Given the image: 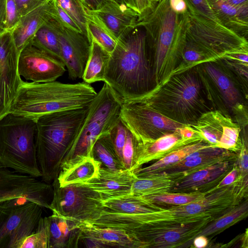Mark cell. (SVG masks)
<instances>
[{
    "label": "cell",
    "instance_id": "6da1fadb",
    "mask_svg": "<svg viewBox=\"0 0 248 248\" xmlns=\"http://www.w3.org/2000/svg\"><path fill=\"white\" fill-rule=\"evenodd\" d=\"M188 22V12L175 13L169 0H159L139 15L136 27L143 28L146 34L155 87L167 80L178 65Z\"/></svg>",
    "mask_w": 248,
    "mask_h": 248
},
{
    "label": "cell",
    "instance_id": "7a4b0ae2",
    "mask_svg": "<svg viewBox=\"0 0 248 248\" xmlns=\"http://www.w3.org/2000/svg\"><path fill=\"white\" fill-rule=\"evenodd\" d=\"M103 82L122 102L140 99L155 87L153 62L143 28L137 27L117 41Z\"/></svg>",
    "mask_w": 248,
    "mask_h": 248
},
{
    "label": "cell",
    "instance_id": "3957f363",
    "mask_svg": "<svg viewBox=\"0 0 248 248\" xmlns=\"http://www.w3.org/2000/svg\"><path fill=\"white\" fill-rule=\"evenodd\" d=\"M89 106L47 114L36 120V153L43 181L50 184L58 177Z\"/></svg>",
    "mask_w": 248,
    "mask_h": 248
},
{
    "label": "cell",
    "instance_id": "277c9868",
    "mask_svg": "<svg viewBox=\"0 0 248 248\" xmlns=\"http://www.w3.org/2000/svg\"><path fill=\"white\" fill-rule=\"evenodd\" d=\"M97 94L90 84L21 80L9 113L36 120L44 115L90 105Z\"/></svg>",
    "mask_w": 248,
    "mask_h": 248
},
{
    "label": "cell",
    "instance_id": "5b68a950",
    "mask_svg": "<svg viewBox=\"0 0 248 248\" xmlns=\"http://www.w3.org/2000/svg\"><path fill=\"white\" fill-rule=\"evenodd\" d=\"M139 100L175 122L193 125L211 110L194 68L172 75Z\"/></svg>",
    "mask_w": 248,
    "mask_h": 248
},
{
    "label": "cell",
    "instance_id": "8992f818",
    "mask_svg": "<svg viewBox=\"0 0 248 248\" xmlns=\"http://www.w3.org/2000/svg\"><path fill=\"white\" fill-rule=\"evenodd\" d=\"M248 193L234 182L215 190L202 199L148 213L124 214L127 221L150 225H175L219 217L248 198Z\"/></svg>",
    "mask_w": 248,
    "mask_h": 248
},
{
    "label": "cell",
    "instance_id": "52a82bcc",
    "mask_svg": "<svg viewBox=\"0 0 248 248\" xmlns=\"http://www.w3.org/2000/svg\"><path fill=\"white\" fill-rule=\"evenodd\" d=\"M122 101L105 82L91 103L84 122L64 158L61 170L92 156L96 140L108 133L120 119ZM93 157V156H92Z\"/></svg>",
    "mask_w": 248,
    "mask_h": 248
},
{
    "label": "cell",
    "instance_id": "ba28073f",
    "mask_svg": "<svg viewBox=\"0 0 248 248\" xmlns=\"http://www.w3.org/2000/svg\"><path fill=\"white\" fill-rule=\"evenodd\" d=\"M36 120L8 113L0 119V164L17 173L41 177L35 148Z\"/></svg>",
    "mask_w": 248,
    "mask_h": 248
},
{
    "label": "cell",
    "instance_id": "9c48e42d",
    "mask_svg": "<svg viewBox=\"0 0 248 248\" xmlns=\"http://www.w3.org/2000/svg\"><path fill=\"white\" fill-rule=\"evenodd\" d=\"M194 68L212 110L232 117L233 109L245 104L248 92L221 60L204 62Z\"/></svg>",
    "mask_w": 248,
    "mask_h": 248
},
{
    "label": "cell",
    "instance_id": "30bf717a",
    "mask_svg": "<svg viewBox=\"0 0 248 248\" xmlns=\"http://www.w3.org/2000/svg\"><path fill=\"white\" fill-rule=\"evenodd\" d=\"M186 38L202 50L212 61L228 54L248 51L247 38L218 23L188 11Z\"/></svg>",
    "mask_w": 248,
    "mask_h": 248
},
{
    "label": "cell",
    "instance_id": "8fae6325",
    "mask_svg": "<svg viewBox=\"0 0 248 248\" xmlns=\"http://www.w3.org/2000/svg\"><path fill=\"white\" fill-rule=\"evenodd\" d=\"M213 217L198 221L175 225H150L126 223L121 229L138 243L140 248H180L192 247L193 241Z\"/></svg>",
    "mask_w": 248,
    "mask_h": 248
},
{
    "label": "cell",
    "instance_id": "7c38bea8",
    "mask_svg": "<svg viewBox=\"0 0 248 248\" xmlns=\"http://www.w3.org/2000/svg\"><path fill=\"white\" fill-rule=\"evenodd\" d=\"M50 209L59 216L82 222H91L103 210L100 194L84 183L59 185L56 178L52 183Z\"/></svg>",
    "mask_w": 248,
    "mask_h": 248
},
{
    "label": "cell",
    "instance_id": "4fadbf2b",
    "mask_svg": "<svg viewBox=\"0 0 248 248\" xmlns=\"http://www.w3.org/2000/svg\"><path fill=\"white\" fill-rule=\"evenodd\" d=\"M42 214L43 207L32 202L0 204V248H20L35 231Z\"/></svg>",
    "mask_w": 248,
    "mask_h": 248
},
{
    "label": "cell",
    "instance_id": "5bb4252c",
    "mask_svg": "<svg viewBox=\"0 0 248 248\" xmlns=\"http://www.w3.org/2000/svg\"><path fill=\"white\" fill-rule=\"evenodd\" d=\"M120 118L138 142L142 143L186 125L162 115L139 100L122 102Z\"/></svg>",
    "mask_w": 248,
    "mask_h": 248
},
{
    "label": "cell",
    "instance_id": "9a60e30c",
    "mask_svg": "<svg viewBox=\"0 0 248 248\" xmlns=\"http://www.w3.org/2000/svg\"><path fill=\"white\" fill-rule=\"evenodd\" d=\"M13 30L0 34V119L9 112L21 81Z\"/></svg>",
    "mask_w": 248,
    "mask_h": 248
},
{
    "label": "cell",
    "instance_id": "2e32d148",
    "mask_svg": "<svg viewBox=\"0 0 248 248\" xmlns=\"http://www.w3.org/2000/svg\"><path fill=\"white\" fill-rule=\"evenodd\" d=\"M18 71L27 80L42 83L55 81L66 69L62 61L30 42L19 52Z\"/></svg>",
    "mask_w": 248,
    "mask_h": 248
},
{
    "label": "cell",
    "instance_id": "e0dca14e",
    "mask_svg": "<svg viewBox=\"0 0 248 248\" xmlns=\"http://www.w3.org/2000/svg\"><path fill=\"white\" fill-rule=\"evenodd\" d=\"M202 140L191 125H186L153 141L138 142L134 170L144 164L158 160L179 148Z\"/></svg>",
    "mask_w": 248,
    "mask_h": 248
},
{
    "label": "cell",
    "instance_id": "ac0fdd59",
    "mask_svg": "<svg viewBox=\"0 0 248 248\" xmlns=\"http://www.w3.org/2000/svg\"><path fill=\"white\" fill-rule=\"evenodd\" d=\"M55 20L62 61L72 80L82 78L91 51V42L83 33L66 28Z\"/></svg>",
    "mask_w": 248,
    "mask_h": 248
},
{
    "label": "cell",
    "instance_id": "d6986e66",
    "mask_svg": "<svg viewBox=\"0 0 248 248\" xmlns=\"http://www.w3.org/2000/svg\"><path fill=\"white\" fill-rule=\"evenodd\" d=\"M91 10L117 41L137 28L140 14L125 3L114 0H103L97 8Z\"/></svg>",
    "mask_w": 248,
    "mask_h": 248
},
{
    "label": "cell",
    "instance_id": "ffe728a7",
    "mask_svg": "<svg viewBox=\"0 0 248 248\" xmlns=\"http://www.w3.org/2000/svg\"><path fill=\"white\" fill-rule=\"evenodd\" d=\"M237 157L217 163L183 177L170 192L209 193L232 169Z\"/></svg>",
    "mask_w": 248,
    "mask_h": 248
},
{
    "label": "cell",
    "instance_id": "44dd1931",
    "mask_svg": "<svg viewBox=\"0 0 248 248\" xmlns=\"http://www.w3.org/2000/svg\"><path fill=\"white\" fill-rule=\"evenodd\" d=\"M237 156V153L210 146L191 153L183 160L157 174L168 175L179 181L194 172Z\"/></svg>",
    "mask_w": 248,
    "mask_h": 248
},
{
    "label": "cell",
    "instance_id": "7402d4cb",
    "mask_svg": "<svg viewBox=\"0 0 248 248\" xmlns=\"http://www.w3.org/2000/svg\"><path fill=\"white\" fill-rule=\"evenodd\" d=\"M135 178L130 170H114L101 166L98 175L84 184L99 193L105 200L131 194Z\"/></svg>",
    "mask_w": 248,
    "mask_h": 248
},
{
    "label": "cell",
    "instance_id": "603a6c76",
    "mask_svg": "<svg viewBox=\"0 0 248 248\" xmlns=\"http://www.w3.org/2000/svg\"><path fill=\"white\" fill-rule=\"evenodd\" d=\"M47 238V248H77L80 240L83 222L52 212L44 217Z\"/></svg>",
    "mask_w": 248,
    "mask_h": 248
},
{
    "label": "cell",
    "instance_id": "cb8c5ba5",
    "mask_svg": "<svg viewBox=\"0 0 248 248\" xmlns=\"http://www.w3.org/2000/svg\"><path fill=\"white\" fill-rule=\"evenodd\" d=\"M55 0L47 2L20 18L13 30L14 42L19 53L33 39L37 31L54 18Z\"/></svg>",
    "mask_w": 248,
    "mask_h": 248
},
{
    "label": "cell",
    "instance_id": "d4e9b609",
    "mask_svg": "<svg viewBox=\"0 0 248 248\" xmlns=\"http://www.w3.org/2000/svg\"><path fill=\"white\" fill-rule=\"evenodd\" d=\"M81 238H87L98 243L101 248H140L139 244L122 230L100 227L89 222H83Z\"/></svg>",
    "mask_w": 248,
    "mask_h": 248
},
{
    "label": "cell",
    "instance_id": "484cf974",
    "mask_svg": "<svg viewBox=\"0 0 248 248\" xmlns=\"http://www.w3.org/2000/svg\"><path fill=\"white\" fill-rule=\"evenodd\" d=\"M207 1L222 25L247 38L248 4L236 7L223 0Z\"/></svg>",
    "mask_w": 248,
    "mask_h": 248
},
{
    "label": "cell",
    "instance_id": "4316f807",
    "mask_svg": "<svg viewBox=\"0 0 248 248\" xmlns=\"http://www.w3.org/2000/svg\"><path fill=\"white\" fill-rule=\"evenodd\" d=\"M233 121L231 117L211 109L203 113L194 124L190 125L206 142L217 147L222 136Z\"/></svg>",
    "mask_w": 248,
    "mask_h": 248
},
{
    "label": "cell",
    "instance_id": "83f0119b",
    "mask_svg": "<svg viewBox=\"0 0 248 248\" xmlns=\"http://www.w3.org/2000/svg\"><path fill=\"white\" fill-rule=\"evenodd\" d=\"M209 146L210 145L203 140L187 145L170 153L147 167L136 169L133 172L137 177L157 174L183 160L191 153Z\"/></svg>",
    "mask_w": 248,
    "mask_h": 248
},
{
    "label": "cell",
    "instance_id": "f1b7e54d",
    "mask_svg": "<svg viewBox=\"0 0 248 248\" xmlns=\"http://www.w3.org/2000/svg\"><path fill=\"white\" fill-rule=\"evenodd\" d=\"M101 166L92 156L86 157L69 168L62 170L57 179L61 186L84 183L96 177Z\"/></svg>",
    "mask_w": 248,
    "mask_h": 248
},
{
    "label": "cell",
    "instance_id": "f546056e",
    "mask_svg": "<svg viewBox=\"0 0 248 248\" xmlns=\"http://www.w3.org/2000/svg\"><path fill=\"white\" fill-rule=\"evenodd\" d=\"M179 181L171 176L163 174L137 177L135 178L131 194L144 196L170 192Z\"/></svg>",
    "mask_w": 248,
    "mask_h": 248
},
{
    "label": "cell",
    "instance_id": "4dcf8cb0",
    "mask_svg": "<svg viewBox=\"0 0 248 248\" xmlns=\"http://www.w3.org/2000/svg\"><path fill=\"white\" fill-rule=\"evenodd\" d=\"M103 210L118 214H136L157 211L141 197L131 194L103 200Z\"/></svg>",
    "mask_w": 248,
    "mask_h": 248
},
{
    "label": "cell",
    "instance_id": "1f68e13d",
    "mask_svg": "<svg viewBox=\"0 0 248 248\" xmlns=\"http://www.w3.org/2000/svg\"><path fill=\"white\" fill-rule=\"evenodd\" d=\"M89 39L91 42V51L82 78L89 84L104 81L110 54L93 40Z\"/></svg>",
    "mask_w": 248,
    "mask_h": 248
},
{
    "label": "cell",
    "instance_id": "d6a6232c",
    "mask_svg": "<svg viewBox=\"0 0 248 248\" xmlns=\"http://www.w3.org/2000/svg\"><path fill=\"white\" fill-rule=\"evenodd\" d=\"M248 216V199L242 202L205 226L198 235L212 237L246 218Z\"/></svg>",
    "mask_w": 248,
    "mask_h": 248
},
{
    "label": "cell",
    "instance_id": "836d02e7",
    "mask_svg": "<svg viewBox=\"0 0 248 248\" xmlns=\"http://www.w3.org/2000/svg\"><path fill=\"white\" fill-rule=\"evenodd\" d=\"M87 18V34L104 50L111 54L117 43V39L111 33L98 17L84 4Z\"/></svg>",
    "mask_w": 248,
    "mask_h": 248
},
{
    "label": "cell",
    "instance_id": "e575fe53",
    "mask_svg": "<svg viewBox=\"0 0 248 248\" xmlns=\"http://www.w3.org/2000/svg\"><path fill=\"white\" fill-rule=\"evenodd\" d=\"M31 43L39 49L62 61L59 35L54 18L39 29Z\"/></svg>",
    "mask_w": 248,
    "mask_h": 248
},
{
    "label": "cell",
    "instance_id": "d590c367",
    "mask_svg": "<svg viewBox=\"0 0 248 248\" xmlns=\"http://www.w3.org/2000/svg\"><path fill=\"white\" fill-rule=\"evenodd\" d=\"M208 193L201 192H171L140 196L147 203L158 210L162 209L158 205L179 206L198 201Z\"/></svg>",
    "mask_w": 248,
    "mask_h": 248
},
{
    "label": "cell",
    "instance_id": "8d00e7d4",
    "mask_svg": "<svg viewBox=\"0 0 248 248\" xmlns=\"http://www.w3.org/2000/svg\"><path fill=\"white\" fill-rule=\"evenodd\" d=\"M92 156L107 169L114 170L124 169L115 153L108 133L100 136L96 140L92 149Z\"/></svg>",
    "mask_w": 248,
    "mask_h": 248
},
{
    "label": "cell",
    "instance_id": "74e56055",
    "mask_svg": "<svg viewBox=\"0 0 248 248\" xmlns=\"http://www.w3.org/2000/svg\"><path fill=\"white\" fill-rule=\"evenodd\" d=\"M208 61H212L199 47L186 38L181 61L170 77L188 71Z\"/></svg>",
    "mask_w": 248,
    "mask_h": 248
},
{
    "label": "cell",
    "instance_id": "f35d334b",
    "mask_svg": "<svg viewBox=\"0 0 248 248\" xmlns=\"http://www.w3.org/2000/svg\"><path fill=\"white\" fill-rule=\"evenodd\" d=\"M241 144L237 152L236 164L238 176L234 182L241 187L248 190V128L241 129Z\"/></svg>",
    "mask_w": 248,
    "mask_h": 248
},
{
    "label": "cell",
    "instance_id": "ab89813d",
    "mask_svg": "<svg viewBox=\"0 0 248 248\" xmlns=\"http://www.w3.org/2000/svg\"><path fill=\"white\" fill-rule=\"evenodd\" d=\"M58 5L65 11L87 37V18L81 0H55Z\"/></svg>",
    "mask_w": 248,
    "mask_h": 248
},
{
    "label": "cell",
    "instance_id": "60d3db41",
    "mask_svg": "<svg viewBox=\"0 0 248 248\" xmlns=\"http://www.w3.org/2000/svg\"><path fill=\"white\" fill-rule=\"evenodd\" d=\"M127 131V127L120 118L116 124L108 133V137L115 153L123 164V152L126 140Z\"/></svg>",
    "mask_w": 248,
    "mask_h": 248
},
{
    "label": "cell",
    "instance_id": "b9f144b4",
    "mask_svg": "<svg viewBox=\"0 0 248 248\" xmlns=\"http://www.w3.org/2000/svg\"><path fill=\"white\" fill-rule=\"evenodd\" d=\"M47 238L44 217L40 220L35 231L27 236L20 248H47Z\"/></svg>",
    "mask_w": 248,
    "mask_h": 248
},
{
    "label": "cell",
    "instance_id": "7bdbcfd3",
    "mask_svg": "<svg viewBox=\"0 0 248 248\" xmlns=\"http://www.w3.org/2000/svg\"><path fill=\"white\" fill-rule=\"evenodd\" d=\"M138 141L128 129L126 141L123 152L124 169L134 170L135 157Z\"/></svg>",
    "mask_w": 248,
    "mask_h": 248
},
{
    "label": "cell",
    "instance_id": "ee69618b",
    "mask_svg": "<svg viewBox=\"0 0 248 248\" xmlns=\"http://www.w3.org/2000/svg\"><path fill=\"white\" fill-rule=\"evenodd\" d=\"M188 11L200 16L220 23L211 8L207 0H185ZM221 24V23H220Z\"/></svg>",
    "mask_w": 248,
    "mask_h": 248
},
{
    "label": "cell",
    "instance_id": "f6af8a7d",
    "mask_svg": "<svg viewBox=\"0 0 248 248\" xmlns=\"http://www.w3.org/2000/svg\"><path fill=\"white\" fill-rule=\"evenodd\" d=\"M5 14L6 29L12 30L17 25L20 19L15 0H6Z\"/></svg>",
    "mask_w": 248,
    "mask_h": 248
},
{
    "label": "cell",
    "instance_id": "bcb514c9",
    "mask_svg": "<svg viewBox=\"0 0 248 248\" xmlns=\"http://www.w3.org/2000/svg\"><path fill=\"white\" fill-rule=\"evenodd\" d=\"M55 13L54 18L67 28L83 33L80 28L74 20L56 3L55 0Z\"/></svg>",
    "mask_w": 248,
    "mask_h": 248
},
{
    "label": "cell",
    "instance_id": "7dc6e473",
    "mask_svg": "<svg viewBox=\"0 0 248 248\" xmlns=\"http://www.w3.org/2000/svg\"><path fill=\"white\" fill-rule=\"evenodd\" d=\"M21 17L39 6L53 0H15Z\"/></svg>",
    "mask_w": 248,
    "mask_h": 248
},
{
    "label": "cell",
    "instance_id": "c3c4849f",
    "mask_svg": "<svg viewBox=\"0 0 248 248\" xmlns=\"http://www.w3.org/2000/svg\"><path fill=\"white\" fill-rule=\"evenodd\" d=\"M238 176V169L236 163L232 169L225 176L212 191L232 184L236 180Z\"/></svg>",
    "mask_w": 248,
    "mask_h": 248
},
{
    "label": "cell",
    "instance_id": "681fc988",
    "mask_svg": "<svg viewBox=\"0 0 248 248\" xmlns=\"http://www.w3.org/2000/svg\"><path fill=\"white\" fill-rule=\"evenodd\" d=\"M171 10L176 14H184L188 12V8L185 0H169Z\"/></svg>",
    "mask_w": 248,
    "mask_h": 248
},
{
    "label": "cell",
    "instance_id": "f907efd6",
    "mask_svg": "<svg viewBox=\"0 0 248 248\" xmlns=\"http://www.w3.org/2000/svg\"><path fill=\"white\" fill-rule=\"evenodd\" d=\"M6 0H0V34L6 29Z\"/></svg>",
    "mask_w": 248,
    "mask_h": 248
},
{
    "label": "cell",
    "instance_id": "816d5d0a",
    "mask_svg": "<svg viewBox=\"0 0 248 248\" xmlns=\"http://www.w3.org/2000/svg\"><path fill=\"white\" fill-rule=\"evenodd\" d=\"M208 243L209 240L207 237L202 235H197L193 241L192 247L204 248L207 247Z\"/></svg>",
    "mask_w": 248,
    "mask_h": 248
},
{
    "label": "cell",
    "instance_id": "f5cc1de1",
    "mask_svg": "<svg viewBox=\"0 0 248 248\" xmlns=\"http://www.w3.org/2000/svg\"><path fill=\"white\" fill-rule=\"evenodd\" d=\"M136 3L139 14L144 12L151 5L150 0H136Z\"/></svg>",
    "mask_w": 248,
    "mask_h": 248
},
{
    "label": "cell",
    "instance_id": "db71d44e",
    "mask_svg": "<svg viewBox=\"0 0 248 248\" xmlns=\"http://www.w3.org/2000/svg\"><path fill=\"white\" fill-rule=\"evenodd\" d=\"M83 4L88 8L95 10L102 3L103 0H81Z\"/></svg>",
    "mask_w": 248,
    "mask_h": 248
},
{
    "label": "cell",
    "instance_id": "11a10c76",
    "mask_svg": "<svg viewBox=\"0 0 248 248\" xmlns=\"http://www.w3.org/2000/svg\"><path fill=\"white\" fill-rule=\"evenodd\" d=\"M234 7H239L248 4V0H223Z\"/></svg>",
    "mask_w": 248,
    "mask_h": 248
},
{
    "label": "cell",
    "instance_id": "9f6ffc18",
    "mask_svg": "<svg viewBox=\"0 0 248 248\" xmlns=\"http://www.w3.org/2000/svg\"><path fill=\"white\" fill-rule=\"evenodd\" d=\"M122 1L127 6L138 12L136 0H122Z\"/></svg>",
    "mask_w": 248,
    "mask_h": 248
},
{
    "label": "cell",
    "instance_id": "6f0895ef",
    "mask_svg": "<svg viewBox=\"0 0 248 248\" xmlns=\"http://www.w3.org/2000/svg\"><path fill=\"white\" fill-rule=\"evenodd\" d=\"M158 0H150V1L151 2V4H152L158 1Z\"/></svg>",
    "mask_w": 248,
    "mask_h": 248
},
{
    "label": "cell",
    "instance_id": "680465c9",
    "mask_svg": "<svg viewBox=\"0 0 248 248\" xmlns=\"http://www.w3.org/2000/svg\"><path fill=\"white\" fill-rule=\"evenodd\" d=\"M117 2H121V3H124L122 1V0H114Z\"/></svg>",
    "mask_w": 248,
    "mask_h": 248
}]
</instances>
